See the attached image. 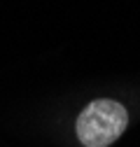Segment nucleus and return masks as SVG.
<instances>
[{
    "label": "nucleus",
    "instance_id": "f257e3e1",
    "mask_svg": "<svg viewBox=\"0 0 140 147\" xmlns=\"http://www.w3.org/2000/svg\"><path fill=\"white\" fill-rule=\"evenodd\" d=\"M129 126V112L126 107L110 100L100 98L89 103L75 121L77 138L84 147H108L112 145Z\"/></svg>",
    "mask_w": 140,
    "mask_h": 147
}]
</instances>
